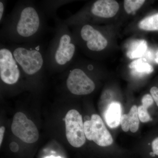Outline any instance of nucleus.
<instances>
[{
  "mask_svg": "<svg viewBox=\"0 0 158 158\" xmlns=\"http://www.w3.org/2000/svg\"><path fill=\"white\" fill-rule=\"evenodd\" d=\"M138 27L144 31H158V13L142 19L139 23Z\"/></svg>",
  "mask_w": 158,
  "mask_h": 158,
  "instance_id": "16",
  "label": "nucleus"
},
{
  "mask_svg": "<svg viewBox=\"0 0 158 158\" xmlns=\"http://www.w3.org/2000/svg\"><path fill=\"white\" fill-rule=\"evenodd\" d=\"M154 99L151 95L149 94H145L142 98V106L148 108L153 104Z\"/></svg>",
  "mask_w": 158,
  "mask_h": 158,
  "instance_id": "19",
  "label": "nucleus"
},
{
  "mask_svg": "<svg viewBox=\"0 0 158 158\" xmlns=\"http://www.w3.org/2000/svg\"><path fill=\"white\" fill-rule=\"evenodd\" d=\"M23 76L29 81H40L47 70L45 50L39 42L8 44Z\"/></svg>",
  "mask_w": 158,
  "mask_h": 158,
  "instance_id": "3",
  "label": "nucleus"
},
{
  "mask_svg": "<svg viewBox=\"0 0 158 158\" xmlns=\"http://www.w3.org/2000/svg\"><path fill=\"white\" fill-rule=\"evenodd\" d=\"M86 138L102 147L110 146L113 143V138L105 126L100 116L93 114L90 120L84 123Z\"/></svg>",
  "mask_w": 158,
  "mask_h": 158,
  "instance_id": "8",
  "label": "nucleus"
},
{
  "mask_svg": "<svg viewBox=\"0 0 158 158\" xmlns=\"http://www.w3.org/2000/svg\"><path fill=\"white\" fill-rule=\"evenodd\" d=\"M122 108L118 102H111L105 113V119L107 124L111 128H115L121 123Z\"/></svg>",
  "mask_w": 158,
  "mask_h": 158,
  "instance_id": "11",
  "label": "nucleus"
},
{
  "mask_svg": "<svg viewBox=\"0 0 158 158\" xmlns=\"http://www.w3.org/2000/svg\"><path fill=\"white\" fill-rule=\"evenodd\" d=\"M155 61H156V63H157V64H158V58H156Z\"/></svg>",
  "mask_w": 158,
  "mask_h": 158,
  "instance_id": "26",
  "label": "nucleus"
},
{
  "mask_svg": "<svg viewBox=\"0 0 158 158\" xmlns=\"http://www.w3.org/2000/svg\"><path fill=\"white\" fill-rule=\"evenodd\" d=\"M147 49V42L144 40H136L131 45L127 52L130 59H139L144 56Z\"/></svg>",
  "mask_w": 158,
  "mask_h": 158,
  "instance_id": "14",
  "label": "nucleus"
},
{
  "mask_svg": "<svg viewBox=\"0 0 158 158\" xmlns=\"http://www.w3.org/2000/svg\"><path fill=\"white\" fill-rule=\"evenodd\" d=\"M6 128L4 126H1L0 128V145H2V142L3 137L5 132Z\"/></svg>",
  "mask_w": 158,
  "mask_h": 158,
  "instance_id": "24",
  "label": "nucleus"
},
{
  "mask_svg": "<svg viewBox=\"0 0 158 158\" xmlns=\"http://www.w3.org/2000/svg\"><path fill=\"white\" fill-rule=\"evenodd\" d=\"M144 0H125L124 1L125 10L128 14L135 12L143 6Z\"/></svg>",
  "mask_w": 158,
  "mask_h": 158,
  "instance_id": "17",
  "label": "nucleus"
},
{
  "mask_svg": "<svg viewBox=\"0 0 158 158\" xmlns=\"http://www.w3.org/2000/svg\"><path fill=\"white\" fill-rule=\"evenodd\" d=\"M9 148L12 152H16L19 149V146L16 142H12L9 144Z\"/></svg>",
  "mask_w": 158,
  "mask_h": 158,
  "instance_id": "23",
  "label": "nucleus"
},
{
  "mask_svg": "<svg viewBox=\"0 0 158 158\" xmlns=\"http://www.w3.org/2000/svg\"><path fill=\"white\" fill-rule=\"evenodd\" d=\"M119 9V5L114 0H98L89 8V13L94 16L109 18L115 16Z\"/></svg>",
  "mask_w": 158,
  "mask_h": 158,
  "instance_id": "10",
  "label": "nucleus"
},
{
  "mask_svg": "<svg viewBox=\"0 0 158 158\" xmlns=\"http://www.w3.org/2000/svg\"><path fill=\"white\" fill-rule=\"evenodd\" d=\"M44 158H62L60 156H48Z\"/></svg>",
  "mask_w": 158,
  "mask_h": 158,
  "instance_id": "25",
  "label": "nucleus"
},
{
  "mask_svg": "<svg viewBox=\"0 0 158 158\" xmlns=\"http://www.w3.org/2000/svg\"><path fill=\"white\" fill-rule=\"evenodd\" d=\"M11 130L15 135L26 143H34L39 138V132L36 125L21 112L15 115Z\"/></svg>",
  "mask_w": 158,
  "mask_h": 158,
  "instance_id": "9",
  "label": "nucleus"
},
{
  "mask_svg": "<svg viewBox=\"0 0 158 158\" xmlns=\"http://www.w3.org/2000/svg\"><path fill=\"white\" fill-rule=\"evenodd\" d=\"M54 35L45 51L47 70L51 73L63 72L73 63L76 42L69 27L63 20L55 19Z\"/></svg>",
  "mask_w": 158,
  "mask_h": 158,
  "instance_id": "2",
  "label": "nucleus"
},
{
  "mask_svg": "<svg viewBox=\"0 0 158 158\" xmlns=\"http://www.w3.org/2000/svg\"><path fill=\"white\" fill-rule=\"evenodd\" d=\"M129 66L130 69L134 70L135 73L138 75L148 74L154 71L153 67L146 62V59L144 58H140L133 61Z\"/></svg>",
  "mask_w": 158,
  "mask_h": 158,
  "instance_id": "15",
  "label": "nucleus"
},
{
  "mask_svg": "<svg viewBox=\"0 0 158 158\" xmlns=\"http://www.w3.org/2000/svg\"><path fill=\"white\" fill-rule=\"evenodd\" d=\"M73 2L69 0H44L40 1L38 5L46 17L55 19L58 17L57 11L60 7Z\"/></svg>",
  "mask_w": 158,
  "mask_h": 158,
  "instance_id": "13",
  "label": "nucleus"
},
{
  "mask_svg": "<svg viewBox=\"0 0 158 158\" xmlns=\"http://www.w3.org/2000/svg\"><path fill=\"white\" fill-rule=\"evenodd\" d=\"M121 127L124 132L129 130L132 133L136 132L139 127V118L138 116V107L134 105L127 114H123L121 119Z\"/></svg>",
  "mask_w": 158,
  "mask_h": 158,
  "instance_id": "12",
  "label": "nucleus"
},
{
  "mask_svg": "<svg viewBox=\"0 0 158 158\" xmlns=\"http://www.w3.org/2000/svg\"><path fill=\"white\" fill-rule=\"evenodd\" d=\"M23 76L19 65L8 44H0V78L6 86H13L19 83Z\"/></svg>",
  "mask_w": 158,
  "mask_h": 158,
  "instance_id": "5",
  "label": "nucleus"
},
{
  "mask_svg": "<svg viewBox=\"0 0 158 158\" xmlns=\"http://www.w3.org/2000/svg\"><path fill=\"white\" fill-rule=\"evenodd\" d=\"M65 134L69 143L75 148L83 146L86 141L84 123L76 110L69 111L65 116Z\"/></svg>",
  "mask_w": 158,
  "mask_h": 158,
  "instance_id": "7",
  "label": "nucleus"
},
{
  "mask_svg": "<svg viewBox=\"0 0 158 158\" xmlns=\"http://www.w3.org/2000/svg\"><path fill=\"white\" fill-rule=\"evenodd\" d=\"M150 93L154 100L158 106V88L156 87H153L151 89Z\"/></svg>",
  "mask_w": 158,
  "mask_h": 158,
  "instance_id": "21",
  "label": "nucleus"
},
{
  "mask_svg": "<svg viewBox=\"0 0 158 158\" xmlns=\"http://www.w3.org/2000/svg\"><path fill=\"white\" fill-rule=\"evenodd\" d=\"M152 145L153 152L154 153L155 155L158 156V137L152 141Z\"/></svg>",
  "mask_w": 158,
  "mask_h": 158,
  "instance_id": "22",
  "label": "nucleus"
},
{
  "mask_svg": "<svg viewBox=\"0 0 158 158\" xmlns=\"http://www.w3.org/2000/svg\"><path fill=\"white\" fill-rule=\"evenodd\" d=\"M84 69V67L73 63L63 72L66 76L65 87L73 95H88L95 90V83Z\"/></svg>",
  "mask_w": 158,
  "mask_h": 158,
  "instance_id": "4",
  "label": "nucleus"
},
{
  "mask_svg": "<svg viewBox=\"0 0 158 158\" xmlns=\"http://www.w3.org/2000/svg\"><path fill=\"white\" fill-rule=\"evenodd\" d=\"M80 27H75L72 34L76 42H81L87 50L94 52H98L106 47L107 40L98 30L88 24Z\"/></svg>",
  "mask_w": 158,
  "mask_h": 158,
  "instance_id": "6",
  "label": "nucleus"
},
{
  "mask_svg": "<svg viewBox=\"0 0 158 158\" xmlns=\"http://www.w3.org/2000/svg\"><path fill=\"white\" fill-rule=\"evenodd\" d=\"M7 1L5 0L0 1V23L2 24L5 19L6 15V7L7 6Z\"/></svg>",
  "mask_w": 158,
  "mask_h": 158,
  "instance_id": "20",
  "label": "nucleus"
},
{
  "mask_svg": "<svg viewBox=\"0 0 158 158\" xmlns=\"http://www.w3.org/2000/svg\"><path fill=\"white\" fill-rule=\"evenodd\" d=\"M148 108L143 106L142 105L138 107V116L141 122H148L152 119L148 112Z\"/></svg>",
  "mask_w": 158,
  "mask_h": 158,
  "instance_id": "18",
  "label": "nucleus"
},
{
  "mask_svg": "<svg viewBox=\"0 0 158 158\" xmlns=\"http://www.w3.org/2000/svg\"><path fill=\"white\" fill-rule=\"evenodd\" d=\"M156 58H158V51L156 53Z\"/></svg>",
  "mask_w": 158,
  "mask_h": 158,
  "instance_id": "27",
  "label": "nucleus"
},
{
  "mask_svg": "<svg viewBox=\"0 0 158 158\" xmlns=\"http://www.w3.org/2000/svg\"><path fill=\"white\" fill-rule=\"evenodd\" d=\"M46 18L35 1H18L2 24L1 41L9 44L39 42L46 29Z\"/></svg>",
  "mask_w": 158,
  "mask_h": 158,
  "instance_id": "1",
  "label": "nucleus"
}]
</instances>
